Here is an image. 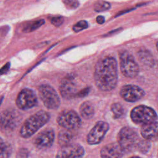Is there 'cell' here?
Here are the masks:
<instances>
[{"mask_svg":"<svg viewBox=\"0 0 158 158\" xmlns=\"http://www.w3.org/2000/svg\"><path fill=\"white\" fill-rule=\"evenodd\" d=\"M96 22L98 23L99 24H102L104 23L105 20H104V17L102 15H99L96 17Z\"/></svg>","mask_w":158,"mask_h":158,"instance_id":"cell-28","label":"cell"},{"mask_svg":"<svg viewBox=\"0 0 158 158\" xmlns=\"http://www.w3.org/2000/svg\"><path fill=\"white\" fill-rule=\"evenodd\" d=\"M44 23H45V21L43 19H40V20H38L36 21L31 22L29 24L27 25L23 28V31L25 33L31 32V31L36 30L41 26H42Z\"/></svg>","mask_w":158,"mask_h":158,"instance_id":"cell-19","label":"cell"},{"mask_svg":"<svg viewBox=\"0 0 158 158\" xmlns=\"http://www.w3.org/2000/svg\"><path fill=\"white\" fill-rule=\"evenodd\" d=\"M94 78L97 88L102 91L114 89L117 84V62L112 56L99 60L95 66Z\"/></svg>","mask_w":158,"mask_h":158,"instance_id":"cell-1","label":"cell"},{"mask_svg":"<svg viewBox=\"0 0 158 158\" xmlns=\"http://www.w3.org/2000/svg\"><path fill=\"white\" fill-rule=\"evenodd\" d=\"M125 152L118 143H112L101 149L100 156L101 158H121Z\"/></svg>","mask_w":158,"mask_h":158,"instance_id":"cell-14","label":"cell"},{"mask_svg":"<svg viewBox=\"0 0 158 158\" xmlns=\"http://www.w3.org/2000/svg\"><path fill=\"white\" fill-rule=\"evenodd\" d=\"M50 118L49 114L44 110H40L29 117L23 123L20 130L22 138H28L43 127Z\"/></svg>","mask_w":158,"mask_h":158,"instance_id":"cell-2","label":"cell"},{"mask_svg":"<svg viewBox=\"0 0 158 158\" xmlns=\"http://www.w3.org/2000/svg\"><path fill=\"white\" fill-rule=\"evenodd\" d=\"M156 47H157V49L158 51V42L157 43V44H156Z\"/></svg>","mask_w":158,"mask_h":158,"instance_id":"cell-30","label":"cell"},{"mask_svg":"<svg viewBox=\"0 0 158 158\" xmlns=\"http://www.w3.org/2000/svg\"><path fill=\"white\" fill-rule=\"evenodd\" d=\"M84 148L78 144H69L62 146L56 154V158H83Z\"/></svg>","mask_w":158,"mask_h":158,"instance_id":"cell-13","label":"cell"},{"mask_svg":"<svg viewBox=\"0 0 158 158\" xmlns=\"http://www.w3.org/2000/svg\"><path fill=\"white\" fill-rule=\"evenodd\" d=\"M38 102L36 95L33 90L24 88L19 93L16 99V105L21 110H27L35 107Z\"/></svg>","mask_w":158,"mask_h":158,"instance_id":"cell-9","label":"cell"},{"mask_svg":"<svg viewBox=\"0 0 158 158\" xmlns=\"http://www.w3.org/2000/svg\"><path fill=\"white\" fill-rule=\"evenodd\" d=\"M39 96L43 104L48 109H57L60 104L56 91L49 85H41L38 88Z\"/></svg>","mask_w":158,"mask_h":158,"instance_id":"cell-5","label":"cell"},{"mask_svg":"<svg viewBox=\"0 0 158 158\" xmlns=\"http://www.w3.org/2000/svg\"><path fill=\"white\" fill-rule=\"evenodd\" d=\"M120 68L122 73L126 77L134 78L139 72V67L133 57L127 51L119 54Z\"/></svg>","mask_w":158,"mask_h":158,"instance_id":"cell-6","label":"cell"},{"mask_svg":"<svg viewBox=\"0 0 158 158\" xmlns=\"http://www.w3.org/2000/svg\"><path fill=\"white\" fill-rule=\"evenodd\" d=\"M80 113L85 119H91L94 115V109L89 101L83 102L80 107Z\"/></svg>","mask_w":158,"mask_h":158,"instance_id":"cell-17","label":"cell"},{"mask_svg":"<svg viewBox=\"0 0 158 158\" xmlns=\"http://www.w3.org/2000/svg\"><path fill=\"white\" fill-rule=\"evenodd\" d=\"M141 136L146 140L158 137V122H154L143 125L141 129Z\"/></svg>","mask_w":158,"mask_h":158,"instance_id":"cell-16","label":"cell"},{"mask_svg":"<svg viewBox=\"0 0 158 158\" xmlns=\"http://www.w3.org/2000/svg\"><path fill=\"white\" fill-rule=\"evenodd\" d=\"M130 117L135 123L143 126L155 122L157 115L152 108L141 105L136 106L131 110Z\"/></svg>","mask_w":158,"mask_h":158,"instance_id":"cell-4","label":"cell"},{"mask_svg":"<svg viewBox=\"0 0 158 158\" xmlns=\"http://www.w3.org/2000/svg\"><path fill=\"white\" fill-rule=\"evenodd\" d=\"M120 94L125 101L133 102L143 98L145 93L142 88L138 86L127 85L122 87L120 91Z\"/></svg>","mask_w":158,"mask_h":158,"instance_id":"cell-11","label":"cell"},{"mask_svg":"<svg viewBox=\"0 0 158 158\" xmlns=\"http://www.w3.org/2000/svg\"><path fill=\"white\" fill-rule=\"evenodd\" d=\"M150 148V143L149 141L146 140H141L139 143V144L138 146V149L141 151V152H146L149 150Z\"/></svg>","mask_w":158,"mask_h":158,"instance_id":"cell-24","label":"cell"},{"mask_svg":"<svg viewBox=\"0 0 158 158\" xmlns=\"http://www.w3.org/2000/svg\"><path fill=\"white\" fill-rule=\"evenodd\" d=\"M65 6L67 9H74L78 7L79 6V2L77 1H72V0H67L63 1Z\"/></svg>","mask_w":158,"mask_h":158,"instance_id":"cell-25","label":"cell"},{"mask_svg":"<svg viewBox=\"0 0 158 158\" xmlns=\"http://www.w3.org/2000/svg\"><path fill=\"white\" fill-rule=\"evenodd\" d=\"M59 125L67 130L78 128L81 125V119L77 113L72 110H62L57 117Z\"/></svg>","mask_w":158,"mask_h":158,"instance_id":"cell-7","label":"cell"},{"mask_svg":"<svg viewBox=\"0 0 158 158\" xmlns=\"http://www.w3.org/2000/svg\"><path fill=\"white\" fill-rule=\"evenodd\" d=\"M140 141L136 132L128 127H123L117 135V143L125 151L137 148Z\"/></svg>","mask_w":158,"mask_h":158,"instance_id":"cell-3","label":"cell"},{"mask_svg":"<svg viewBox=\"0 0 158 158\" xmlns=\"http://www.w3.org/2000/svg\"><path fill=\"white\" fill-rule=\"evenodd\" d=\"M12 152V148L10 145L6 143L1 141V158H9Z\"/></svg>","mask_w":158,"mask_h":158,"instance_id":"cell-20","label":"cell"},{"mask_svg":"<svg viewBox=\"0 0 158 158\" xmlns=\"http://www.w3.org/2000/svg\"><path fill=\"white\" fill-rule=\"evenodd\" d=\"M59 90L61 96L66 99H70L78 97V87L75 78L72 76H68L64 78L60 85Z\"/></svg>","mask_w":158,"mask_h":158,"instance_id":"cell-10","label":"cell"},{"mask_svg":"<svg viewBox=\"0 0 158 158\" xmlns=\"http://www.w3.org/2000/svg\"><path fill=\"white\" fill-rule=\"evenodd\" d=\"M69 131L70 130L65 129L60 131L59 133V143L60 145H62V146L69 144V143L73 138V135Z\"/></svg>","mask_w":158,"mask_h":158,"instance_id":"cell-18","label":"cell"},{"mask_svg":"<svg viewBox=\"0 0 158 158\" xmlns=\"http://www.w3.org/2000/svg\"><path fill=\"white\" fill-rule=\"evenodd\" d=\"M19 121V116L15 112L4 110L1 115V125L2 128L10 130L14 128Z\"/></svg>","mask_w":158,"mask_h":158,"instance_id":"cell-15","label":"cell"},{"mask_svg":"<svg viewBox=\"0 0 158 158\" xmlns=\"http://www.w3.org/2000/svg\"><path fill=\"white\" fill-rule=\"evenodd\" d=\"M9 67H10V64L9 63H7L3 67H2L1 70V73L3 74V73L7 72V71L9 69Z\"/></svg>","mask_w":158,"mask_h":158,"instance_id":"cell-27","label":"cell"},{"mask_svg":"<svg viewBox=\"0 0 158 158\" xmlns=\"http://www.w3.org/2000/svg\"><path fill=\"white\" fill-rule=\"evenodd\" d=\"M111 111L113 113L114 117L118 118L122 117L124 113V109L123 106L120 103H114L111 106Z\"/></svg>","mask_w":158,"mask_h":158,"instance_id":"cell-21","label":"cell"},{"mask_svg":"<svg viewBox=\"0 0 158 158\" xmlns=\"http://www.w3.org/2000/svg\"><path fill=\"white\" fill-rule=\"evenodd\" d=\"M129 158H141V157H140L139 156H132V157H130Z\"/></svg>","mask_w":158,"mask_h":158,"instance_id":"cell-29","label":"cell"},{"mask_svg":"<svg viewBox=\"0 0 158 158\" xmlns=\"http://www.w3.org/2000/svg\"><path fill=\"white\" fill-rule=\"evenodd\" d=\"M51 22L52 25H54L56 27H59L60 26L63 22H64V19L61 16H57L54 17L51 19Z\"/></svg>","mask_w":158,"mask_h":158,"instance_id":"cell-26","label":"cell"},{"mask_svg":"<svg viewBox=\"0 0 158 158\" xmlns=\"http://www.w3.org/2000/svg\"><path fill=\"white\" fill-rule=\"evenodd\" d=\"M88 27V23L86 21L81 20L74 25V26L73 27V30L75 32H78L80 31H81L84 29L87 28Z\"/></svg>","mask_w":158,"mask_h":158,"instance_id":"cell-23","label":"cell"},{"mask_svg":"<svg viewBox=\"0 0 158 158\" xmlns=\"http://www.w3.org/2000/svg\"><path fill=\"white\" fill-rule=\"evenodd\" d=\"M109 129V124L104 121H99L89 131L86 136V141L90 145L100 143Z\"/></svg>","mask_w":158,"mask_h":158,"instance_id":"cell-8","label":"cell"},{"mask_svg":"<svg viewBox=\"0 0 158 158\" xmlns=\"http://www.w3.org/2000/svg\"><path fill=\"white\" fill-rule=\"evenodd\" d=\"M110 8V4L104 1H98L94 5V9L96 12H102L109 10Z\"/></svg>","mask_w":158,"mask_h":158,"instance_id":"cell-22","label":"cell"},{"mask_svg":"<svg viewBox=\"0 0 158 158\" xmlns=\"http://www.w3.org/2000/svg\"><path fill=\"white\" fill-rule=\"evenodd\" d=\"M54 131L52 128H46L40 132L34 138L35 146L40 149L50 148L54 141Z\"/></svg>","mask_w":158,"mask_h":158,"instance_id":"cell-12","label":"cell"}]
</instances>
